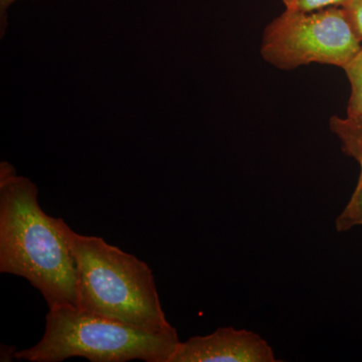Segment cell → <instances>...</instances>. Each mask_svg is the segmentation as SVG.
Listing matches in <instances>:
<instances>
[{"label":"cell","instance_id":"9","mask_svg":"<svg viewBox=\"0 0 362 362\" xmlns=\"http://www.w3.org/2000/svg\"><path fill=\"white\" fill-rule=\"evenodd\" d=\"M343 8L349 14L352 25L362 40V0H350Z\"/></svg>","mask_w":362,"mask_h":362},{"label":"cell","instance_id":"5","mask_svg":"<svg viewBox=\"0 0 362 362\" xmlns=\"http://www.w3.org/2000/svg\"><path fill=\"white\" fill-rule=\"evenodd\" d=\"M269 343L257 333L218 328L204 337L180 342L170 362H275Z\"/></svg>","mask_w":362,"mask_h":362},{"label":"cell","instance_id":"10","mask_svg":"<svg viewBox=\"0 0 362 362\" xmlns=\"http://www.w3.org/2000/svg\"><path fill=\"white\" fill-rule=\"evenodd\" d=\"M18 0H0V37L4 39L6 35L8 21H7V11L9 7Z\"/></svg>","mask_w":362,"mask_h":362},{"label":"cell","instance_id":"11","mask_svg":"<svg viewBox=\"0 0 362 362\" xmlns=\"http://www.w3.org/2000/svg\"><path fill=\"white\" fill-rule=\"evenodd\" d=\"M16 352H18V350H16V347L2 343L1 351H0V361H13V358H16Z\"/></svg>","mask_w":362,"mask_h":362},{"label":"cell","instance_id":"2","mask_svg":"<svg viewBox=\"0 0 362 362\" xmlns=\"http://www.w3.org/2000/svg\"><path fill=\"white\" fill-rule=\"evenodd\" d=\"M58 225L75 259L78 308L145 329L173 327L146 263L102 238L76 233L63 218Z\"/></svg>","mask_w":362,"mask_h":362},{"label":"cell","instance_id":"1","mask_svg":"<svg viewBox=\"0 0 362 362\" xmlns=\"http://www.w3.org/2000/svg\"><path fill=\"white\" fill-rule=\"evenodd\" d=\"M0 272L28 280L49 309L77 307L75 259L58 218L42 211L39 188L7 161L0 163Z\"/></svg>","mask_w":362,"mask_h":362},{"label":"cell","instance_id":"7","mask_svg":"<svg viewBox=\"0 0 362 362\" xmlns=\"http://www.w3.org/2000/svg\"><path fill=\"white\" fill-rule=\"evenodd\" d=\"M344 71L351 87L347 115L362 117V47Z\"/></svg>","mask_w":362,"mask_h":362},{"label":"cell","instance_id":"4","mask_svg":"<svg viewBox=\"0 0 362 362\" xmlns=\"http://www.w3.org/2000/svg\"><path fill=\"white\" fill-rule=\"evenodd\" d=\"M362 40L341 6L319 11H289L267 26L261 54L281 70L317 63L344 69L362 47Z\"/></svg>","mask_w":362,"mask_h":362},{"label":"cell","instance_id":"8","mask_svg":"<svg viewBox=\"0 0 362 362\" xmlns=\"http://www.w3.org/2000/svg\"><path fill=\"white\" fill-rule=\"evenodd\" d=\"M286 9L289 11H319L333 6H344L350 0H282Z\"/></svg>","mask_w":362,"mask_h":362},{"label":"cell","instance_id":"3","mask_svg":"<svg viewBox=\"0 0 362 362\" xmlns=\"http://www.w3.org/2000/svg\"><path fill=\"white\" fill-rule=\"evenodd\" d=\"M177 331L145 329L71 305L49 309L42 339L18 350L16 358L61 362L84 357L92 362H170L180 345Z\"/></svg>","mask_w":362,"mask_h":362},{"label":"cell","instance_id":"6","mask_svg":"<svg viewBox=\"0 0 362 362\" xmlns=\"http://www.w3.org/2000/svg\"><path fill=\"white\" fill-rule=\"evenodd\" d=\"M329 125L331 131L341 142L342 151L354 157L361 169L356 190L335 221L337 232H347L352 228L362 226V117L333 116Z\"/></svg>","mask_w":362,"mask_h":362}]
</instances>
